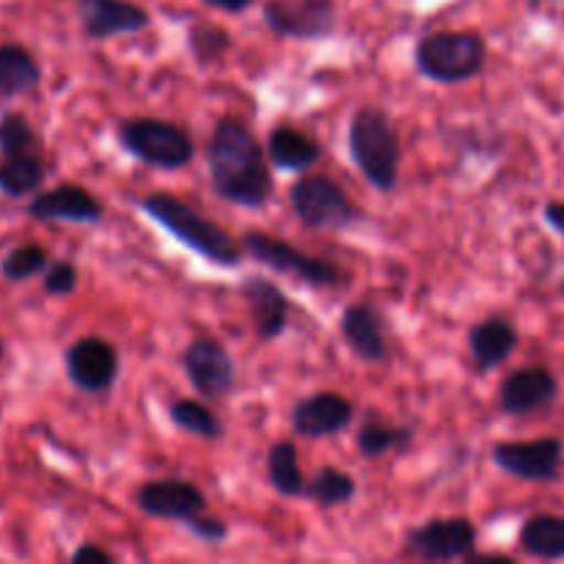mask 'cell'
I'll list each match as a JSON object with an SVG mask.
<instances>
[{
  "label": "cell",
  "mask_w": 564,
  "mask_h": 564,
  "mask_svg": "<svg viewBox=\"0 0 564 564\" xmlns=\"http://www.w3.org/2000/svg\"><path fill=\"white\" fill-rule=\"evenodd\" d=\"M215 196L246 209H262L273 196V171L262 143L240 119H220L207 147Z\"/></svg>",
  "instance_id": "6da1fadb"
},
{
  "label": "cell",
  "mask_w": 564,
  "mask_h": 564,
  "mask_svg": "<svg viewBox=\"0 0 564 564\" xmlns=\"http://www.w3.org/2000/svg\"><path fill=\"white\" fill-rule=\"evenodd\" d=\"M141 209L154 224L163 226L176 242L191 248L207 262L218 264V268H237L242 262V251H246L242 242H237L224 226L204 218L182 198L171 196V193H149L141 198Z\"/></svg>",
  "instance_id": "7a4b0ae2"
},
{
  "label": "cell",
  "mask_w": 564,
  "mask_h": 564,
  "mask_svg": "<svg viewBox=\"0 0 564 564\" xmlns=\"http://www.w3.org/2000/svg\"><path fill=\"white\" fill-rule=\"evenodd\" d=\"M347 143H350L352 163L358 165L364 180L380 193L394 191L400 180L402 147L391 116L372 105L358 108L350 119Z\"/></svg>",
  "instance_id": "3957f363"
},
{
  "label": "cell",
  "mask_w": 564,
  "mask_h": 564,
  "mask_svg": "<svg viewBox=\"0 0 564 564\" xmlns=\"http://www.w3.org/2000/svg\"><path fill=\"white\" fill-rule=\"evenodd\" d=\"M413 61L427 80L455 86L485 69L488 42L477 31H435L416 44Z\"/></svg>",
  "instance_id": "277c9868"
},
{
  "label": "cell",
  "mask_w": 564,
  "mask_h": 564,
  "mask_svg": "<svg viewBox=\"0 0 564 564\" xmlns=\"http://www.w3.org/2000/svg\"><path fill=\"white\" fill-rule=\"evenodd\" d=\"M116 135H119L121 149L130 158L160 171L185 169L193 154H196V143H193L191 132L165 119H149V116L124 119Z\"/></svg>",
  "instance_id": "5b68a950"
},
{
  "label": "cell",
  "mask_w": 564,
  "mask_h": 564,
  "mask_svg": "<svg viewBox=\"0 0 564 564\" xmlns=\"http://www.w3.org/2000/svg\"><path fill=\"white\" fill-rule=\"evenodd\" d=\"M290 204L297 220L314 231H345L361 224L364 215L330 176H301L290 187Z\"/></svg>",
  "instance_id": "8992f818"
},
{
  "label": "cell",
  "mask_w": 564,
  "mask_h": 564,
  "mask_svg": "<svg viewBox=\"0 0 564 564\" xmlns=\"http://www.w3.org/2000/svg\"><path fill=\"white\" fill-rule=\"evenodd\" d=\"M242 248L257 259L259 264L270 268L273 273L292 275L295 281L308 286H345V273L325 259L312 257L301 248L290 246L286 240L268 235V231H248L242 237Z\"/></svg>",
  "instance_id": "52a82bcc"
},
{
  "label": "cell",
  "mask_w": 564,
  "mask_h": 564,
  "mask_svg": "<svg viewBox=\"0 0 564 564\" xmlns=\"http://www.w3.org/2000/svg\"><path fill=\"white\" fill-rule=\"evenodd\" d=\"M494 463L521 482H560L564 468V444L560 438L499 441L494 446Z\"/></svg>",
  "instance_id": "ba28073f"
},
{
  "label": "cell",
  "mask_w": 564,
  "mask_h": 564,
  "mask_svg": "<svg viewBox=\"0 0 564 564\" xmlns=\"http://www.w3.org/2000/svg\"><path fill=\"white\" fill-rule=\"evenodd\" d=\"M405 549L422 562H460L477 554V529L468 518H433L405 534Z\"/></svg>",
  "instance_id": "9c48e42d"
},
{
  "label": "cell",
  "mask_w": 564,
  "mask_h": 564,
  "mask_svg": "<svg viewBox=\"0 0 564 564\" xmlns=\"http://www.w3.org/2000/svg\"><path fill=\"white\" fill-rule=\"evenodd\" d=\"M262 14L270 31L295 42H317L336 28L334 0H268Z\"/></svg>",
  "instance_id": "30bf717a"
},
{
  "label": "cell",
  "mask_w": 564,
  "mask_h": 564,
  "mask_svg": "<svg viewBox=\"0 0 564 564\" xmlns=\"http://www.w3.org/2000/svg\"><path fill=\"white\" fill-rule=\"evenodd\" d=\"M64 364L72 386L86 394H102L119 378V352L102 336H83L72 341Z\"/></svg>",
  "instance_id": "8fae6325"
},
{
  "label": "cell",
  "mask_w": 564,
  "mask_h": 564,
  "mask_svg": "<svg viewBox=\"0 0 564 564\" xmlns=\"http://www.w3.org/2000/svg\"><path fill=\"white\" fill-rule=\"evenodd\" d=\"M182 364H185V375L187 380H191V386L204 397V400H224V397H229L231 391H235V358L229 356V350H226L220 341H191Z\"/></svg>",
  "instance_id": "7c38bea8"
},
{
  "label": "cell",
  "mask_w": 564,
  "mask_h": 564,
  "mask_svg": "<svg viewBox=\"0 0 564 564\" xmlns=\"http://www.w3.org/2000/svg\"><path fill=\"white\" fill-rule=\"evenodd\" d=\"M135 505L143 516L160 518V521L185 523L187 518L207 510L202 488L185 479H154L138 488Z\"/></svg>",
  "instance_id": "4fadbf2b"
},
{
  "label": "cell",
  "mask_w": 564,
  "mask_h": 564,
  "mask_svg": "<svg viewBox=\"0 0 564 564\" xmlns=\"http://www.w3.org/2000/svg\"><path fill=\"white\" fill-rule=\"evenodd\" d=\"M560 380L549 367H523L507 375L499 386V405L507 416H529L554 405Z\"/></svg>",
  "instance_id": "5bb4252c"
},
{
  "label": "cell",
  "mask_w": 564,
  "mask_h": 564,
  "mask_svg": "<svg viewBox=\"0 0 564 564\" xmlns=\"http://www.w3.org/2000/svg\"><path fill=\"white\" fill-rule=\"evenodd\" d=\"M80 28L94 42L138 33L152 25V14L132 0H77Z\"/></svg>",
  "instance_id": "9a60e30c"
},
{
  "label": "cell",
  "mask_w": 564,
  "mask_h": 564,
  "mask_svg": "<svg viewBox=\"0 0 564 564\" xmlns=\"http://www.w3.org/2000/svg\"><path fill=\"white\" fill-rule=\"evenodd\" d=\"M356 408L347 397L336 391H319L306 397L292 411V430L303 438H334L341 430L350 427Z\"/></svg>",
  "instance_id": "2e32d148"
},
{
  "label": "cell",
  "mask_w": 564,
  "mask_h": 564,
  "mask_svg": "<svg viewBox=\"0 0 564 564\" xmlns=\"http://www.w3.org/2000/svg\"><path fill=\"white\" fill-rule=\"evenodd\" d=\"M28 215L36 220H66V224H99L105 218V207L97 196L80 185L53 187V191L36 193L28 204Z\"/></svg>",
  "instance_id": "e0dca14e"
},
{
  "label": "cell",
  "mask_w": 564,
  "mask_h": 564,
  "mask_svg": "<svg viewBox=\"0 0 564 564\" xmlns=\"http://www.w3.org/2000/svg\"><path fill=\"white\" fill-rule=\"evenodd\" d=\"M240 295L248 303L259 339H279L290 325V297L284 295V290L262 275H248L240 284Z\"/></svg>",
  "instance_id": "ac0fdd59"
},
{
  "label": "cell",
  "mask_w": 564,
  "mask_h": 564,
  "mask_svg": "<svg viewBox=\"0 0 564 564\" xmlns=\"http://www.w3.org/2000/svg\"><path fill=\"white\" fill-rule=\"evenodd\" d=\"M339 328L350 350L364 361L380 364L389 358V339H386L383 317L369 303H352L341 312Z\"/></svg>",
  "instance_id": "d6986e66"
},
{
  "label": "cell",
  "mask_w": 564,
  "mask_h": 564,
  "mask_svg": "<svg viewBox=\"0 0 564 564\" xmlns=\"http://www.w3.org/2000/svg\"><path fill=\"white\" fill-rule=\"evenodd\" d=\"M468 347H471L474 364L479 375H488L499 369L518 347V330L507 317L479 319L468 334Z\"/></svg>",
  "instance_id": "ffe728a7"
},
{
  "label": "cell",
  "mask_w": 564,
  "mask_h": 564,
  "mask_svg": "<svg viewBox=\"0 0 564 564\" xmlns=\"http://www.w3.org/2000/svg\"><path fill=\"white\" fill-rule=\"evenodd\" d=\"M268 158L275 169L303 174L323 158V149L308 132L292 124H279L268 135Z\"/></svg>",
  "instance_id": "44dd1931"
},
{
  "label": "cell",
  "mask_w": 564,
  "mask_h": 564,
  "mask_svg": "<svg viewBox=\"0 0 564 564\" xmlns=\"http://www.w3.org/2000/svg\"><path fill=\"white\" fill-rule=\"evenodd\" d=\"M518 549L540 562L564 560V516L540 512L529 518L518 532Z\"/></svg>",
  "instance_id": "7402d4cb"
},
{
  "label": "cell",
  "mask_w": 564,
  "mask_h": 564,
  "mask_svg": "<svg viewBox=\"0 0 564 564\" xmlns=\"http://www.w3.org/2000/svg\"><path fill=\"white\" fill-rule=\"evenodd\" d=\"M44 176H47V169H44L42 149L0 154V193L3 196H31L44 185Z\"/></svg>",
  "instance_id": "603a6c76"
},
{
  "label": "cell",
  "mask_w": 564,
  "mask_h": 564,
  "mask_svg": "<svg viewBox=\"0 0 564 564\" xmlns=\"http://www.w3.org/2000/svg\"><path fill=\"white\" fill-rule=\"evenodd\" d=\"M42 80V66L22 44H0V97H20Z\"/></svg>",
  "instance_id": "cb8c5ba5"
},
{
  "label": "cell",
  "mask_w": 564,
  "mask_h": 564,
  "mask_svg": "<svg viewBox=\"0 0 564 564\" xmlns=\"http://www.w3.org/2000/svg\"><path fill=\"white\" fill-rule=\"evenodd\" d=\"M268 477L279 496H286V499L306 496V477L301 471V460H297V449L292 441L273 444L268 455Z\"/></svg>",
  "instance_id": "d4e9b609"
},
{
  "label": "cell",
  "mask_w": 564,
  "mask_h": 564,
  "mask_svg": "<svg viewBox=\"0 0 564 564\" xmlns=\"http://www.w3.org/2000/svg\"><path fill=\"white\" fill-rule=\"evenodd\" d=\"M413 444L411 427H394V424L380 422L378 416H369L358 430V449L369 460L389 455V452H405Z\"/></svg>",
  "instance_id": "484cf974"
},
{
  "label": "cell",
  "mask_w": 564,
  "mask_h": 564,
  "mask_svg": "<svg viewBox=\"0 0 564 564\" xmlns=\"http://www.w3.org/2000/svg\"><path fill=\"white\" fill-rule=\"evenodd\" d=\"M356 479L336 466H325L306 482V496L325 510H336L356 499Z\"/></svg>",
  "instance_id": "4316f807"
},
{
  "label": "cell",
  "mask_w": 564,
  "mask_h": 564,
  "mask_svg": "<svg viewBox=\"0 0 564 564\" xmlns=\"http://www.w3.org/2000/svg\"><path fill=\"white\" fill-rule=\"evenodd\" d=\"M169 416L176 427L185 430V433L191 435H198V438L204 441H218L220 435H224L220 419L198 400H176L174 405L169 408Z\"/></svg>",
  "instance_id": "83f0119b"
},
{
  "label": "cell",
  "mask_w": 564,
  "mask_h": 564,
  "mask_svg": "<svg viewBox=\"0 0 564 564\" xmlns=\"http://www.w3.org/2000/svg\"><path fill=\"white\" fill-rule=\"evenodd\" d=\"M187 47H191L196 64L209 66L218 64L226 53L231 50V36L226 28L215 25V22H193L187 28Z\"/></svg>",
  "instance_id": "f1b7e54d"
},
{
  "label": "cell",
  "mask_w": 564,
  "mask_h": 564,
  "mask_svg": "<svg viewBox=\"0 0 564 564\" xmlns=\"http://www.w3.org/2000/svg\"><path fill=\"white\" fill-rule=\"evenodd\" d=\"M50 268L47 248L36 246V242H25V246L11 248L0 262V273L6 281H28L39 275L42 270Z\"/></svg>",
  "instance_id": "f546056e"
},
{
  "label": "cell",
  "mask_w": 564,
  "mask_h": 564,
  "mask_svg": "<svg viewBox=\"0 0 564 564\" xmlns=\"http://www.w3.org/2000/svg\"><path fill=\"white\" fill-rule=\"evenodd\" d=\"M42 149V138L36 135L28 119L22 113H6L0 119V154L11 152H33Z\"/></svg>",
  "instance_id": "4dcf8cb0"
},
{
  "label": "cell",
  "mask_w": 564,
  "mask_h": 564,
  "mask_svg": "<svg viewBox=\"0 0 564 564\" xmlns=\"http://www.w3.org/2000/svg\"><path fill=\"white\" fill-rule=\"evenodd\" d=\"M77 290V268L72 262H55L44 270V292L47 295H72Z\"/></svg>",
  "instance_id": "1f68e13d"
},
{
  "label": "cell",
  "mask_w": 564,
  "mask_h": 564,
  "mask_svg": "<svg viewBox=\"0 0 564 564\" xmlns=\"http://www.w3.org/2000/svg\"><path fill=\"white\" fill-rule=\"evenodd\" d=\"M185 527L191 529L193 534H196L198 540H204V543L209 545H220L226 538H229V527H226L220 518H213V516H204V512H198V516L187 518Z\"/></svg>",
  "instance_id": "d6a6232c"
},
{
  "label": "cell",
  "mask_w": 564,
  "mask_h": 564,
  "mask_svg": "<svg viewBox=\"0 0 564 564\" xmlns=\"http://www.w3.org/2000/svg\"><path fill=\"white\" fill-rule=\"evenodd\" d=\"M72 562H75V564H113L116 556L110 554V551L99 549V545L83 543L80 549L72 554Z\"/></svg>",
  "instance_id": "836d02e7"
},
{
  "label": "cell",
  "mask_w": 564,
  "mask_h": 564,
  "mask_svg": "<svg viewBox=\"0 0 564 564\" xmlns=\"http://www.w3.org/2000/svg\"><path fill=\"white\" fill-rule=\"evenodd\" d=\"M543 218H545V224H549L551 229L556 231V235H562V240H564V202H549V204H545Z\"/></svg>",
  "instance_id": "e575fe53"
},
{
  "label": "cell",
  "mask_w": 564,
  "mask_h": 564,
  "mask_svg": "<svg viewBox=\"0 0 564 564\" xmlns=\"http://www.w3.org/2000/svg\"><path fill=\"white\" fill-rule=\"evenodd\" d=\"M204 3L218 11H226V14H242L253 0H204Z\"/></svg>",
  "instance_id": "d590c367"
},
{
  "label": "cell",
  "mask_w": 564,
  "mask_h": 564,
  "mask_svg": "<svg viewBox=\"0 0 564 564\" xmlns=\"http://www.w3.org/2000/svg\"><path fill=\"white\" fill-rule=\"evenodd\" d=\"M3 356H6V347H3V339H0V361H3Z\"/></svg>",
  "instance_id": "8d00e7d4"
},
{
  "label": "cell",
  "mask_w": 564,
  "mask_h": 564,
  "mask_svg": "<svg viewBox=\"0 0 564 564\" xmlns=\"http://www.w3.org/2000/svg\"><path fill=\"white\" fill-rule=\"evenodd\" d=\"M560 290H562V295H564V279H562V284H560Z\"/></svg>",
  "instance_id": "74e56055"
}]
</instances>
